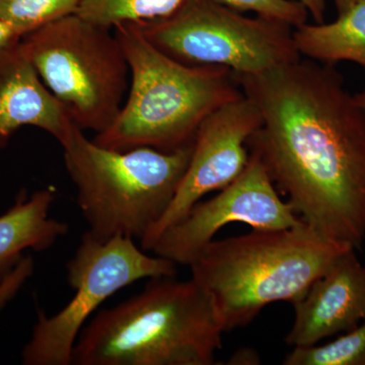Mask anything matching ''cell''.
Masks as SVG:
<instances>
[{
  "instance_id": "cell-15",
  "label": "cell",
  "mask_w": 365,
  "mask_h": 365,
  "mask_svg": "<svg viewBox=\"0 0 365 365\" xmlns=\"http://www.w3.org/2000/svg\"><path fill=\"white\" fill-rule=\"evenodd\" d=\"M184 0H81L76 14L93 25L114 30L127 23H140L169 16Z\"/></svg>"
},
{
  "instance_id": "cell-16",
  "label": "cell",
  "mask_w": 365,
  "mask_h": 365,
  "mask_svg": "<svg viewBox=\"0 0 365 365\" xmlns=\"http://www.w3.org/2000/svg\"><path fill=\"white\" fill-rule=\"evenodd\" d=\"M284 365H365V319L325 345L294 347Z\"/></svg>"
},
{
  "instance_id": "cell-12",
  "label": "cell",
  "mask_w": 365,
  "mask_h": 365,
  "mask_svg": "<svg viewBox=\"0 0 365 365\" xmlns=\"http://www.w3.org/2000/svg\"><path fill=\"white\" fill-rule=\"evenodd\" d=\"M21 41L0 49V150L24 126L47 132L62 146L76 125L43 83Z\"/></svg>"
},
{
  "instance_id": "cell-3",
  "label": "cell",
  "mask_w": 365,
  "mask_h": 365,
  "mask_svg": "<svg viewBox=\"0 0 365 365\" xmlns=\"http://www.w3.org/2000/svg\"><path fill=\"white\" fill-rule=\"evenodd\" d=\"M351 248L302 223L213 240L189 267L227 333L248 326L269 304L299 302L333 261Z\"/></svg>"
},
{
  "instance_id": "cell-2",
  "label": "cell",
  "mask_w": 365,
  "mask_h": 365,
  "mask_svg": "<svg viewBox=\"0 0 365 365\" xmlns=\"http://www.w3.org/2000/svg\"><path fill=\"white\" fill-rule=\"evenodd\" d=\"M150 278L143 292L98 312L79 334L74 365H212L222 348L212 300L193 279Z\"/></svg>"
},
{
  "instance_id": "cell-14",
  "label": "cell",
  "mask_w": 365,
  "mask_h": 365,
  "mask_svg": "<svg viewBox=\"0 0 365 365\" xmlns=\"http://www.w3.org/2000/svg\"><path fill=\"white\" fill-rule=\"evenodd\" d=\"M294 39L302 57L329 64L352 61L365 69V0L333 23L297 26Z\"/></svg>"
},
{
  "instance_id": "cell-9",
  "label": "cell",
  "mask_w": 365,
  "mask_h": 365,
  "mask_svg": "<svg viewBox=\"0 0 365 365\" xmlns=\"http://www.w3.org/2000/svg\"><path fill=\"white\" fill-rule=\"evenodd\" d=\"M230 223H242L253 230H283L304 222L290 203L278 195L261 160L250 153L244 172L217 195L199 201L179 222L168 227L151 252L176 265L189 266Z\"/></svg>"
},
{
  "instance_id": "cell-17",
  "label": "cell",
  "mask_w": 365,
  "mask_h": 365,
  "mask_svg": "<svg viewBox=\"0 0 365 365\" xmlns=\"http://www.w3.org/2000/svg\"><path fill=\"white\" fill-rule=\"evenodd\" d=\"M81 0H0V20L21 37L48 24L74 14Z\"/></svg>"
},
{
  "instance_id": "cell-1",
  "label": "cell",
  "mask_w": 365,
  "mask_h": 365,
  "mask_svg": "<svg viewBox=\"0 0 365 365\" xmlns=\"http://www.w3.org/2000/svg\"><path fill=\"white\" fill-rule=\"evenodd\" d=\"M335 64L299 58L237 76L258 108L250 153L304 223L326 239L359 249L365 240V110Z\"/></svg>"
},
{
  "instance_id": "cell-6",
  "label": "cell",
  "mask_w": 365,
  "mask_h": 365,
  "mask_svg": "<svg viewBox=\"0 0 365 365\" xmlns=\"http://www.w3.org/2000/svg\"><path fill=\"white\" fill-rule=\"evenodd\" d=\"M111 31L74 14L21 41L43 83L73 123L96 134L114 123L130 85L128 61Z\"/></svg>"
},
{
  "instance_id": "cell-13",
  "label": "cell",
  "mask_w": 365,
  "mask_h": 365,
  "mask_svg": "<svg viewBox=\"0 0 365 365\" xmlns=\"http://www.w3.org/2000/svg\"><path fill=\"white\" fill-rule=\"evenodd\" d=\"M56 199L53 188L28 196L21 191L16 203L0 216V285L25 260L24 252H43L67 235L69 225L50 216Z\"/></svg>"
},
{
  "instance_id": "cell-5",
  "label": "cell",
  "mask_w": 365,
  "mask_h": 365,
  "mask_svg": "<svg viewBox=\"0 0 365 365\" xmlns=\"http://www.w3.org/2000/svg\"><path fill=\"white\" fill-rule=\"evenodd\" d=\"M193 143L173 151L114 150L74 127L62 148L88 234L102 242L119 235L143 240L176 195Z\"/></svg>"
},
{
  "instance_id": "cell-8",
  "label": "cell",
  "mask_w": 365,
  "mask_h": 365,
  "mask_svg": "<svg viewBox=\"0 0 365 365\" xmlns=\"http://www.w3.org/2000/svg\"><path fill=\"white\" fill-rule=\"evenodd\" d=\"M66 271L74 297L54 316L38 312L32 336L21 353L24 364L71 365L79 334L101 304L136 281L176 276L177 265L144 253L131 237L119 235L102 242L86 232Z\"/></svg>"
},
{
  "instance_id": "cell-23",
  "label": "cell",
  "mask_w": 365,
  "mask_h": 365,
  "mask_svg": "<svg viewBox=\"0 0 365 365\" xmlns=\"http://www.w3.org/2000/svg\"><path fill=\"white\" fill-rule=\"evenodd\" d=\"M354 97L356 98L357 103H359V104L365 110V88L361 93L354 95Z\"/></svg>"
},
{
  "instance_id": "cell-20",
  "label": "cell",
  "mask_w": 365,
  "mask_h": 365,
  "mask_svg": "<svg viewBox=\"0 0 365 365\" xmlns=\"http://www.w3.org/2000/svg\"><path fill=\"white\" fill-rule=\"evenodd\" d=\"M23 37L14 30L13 26L0 20V49L16 44Z\"/></svg>"
},
{
  "instance_id": "cell-19",
  "label": "cell",
  "mask_w": 365,
  "mask_h": 365,
  "mask_svg": "<svg viewBox=\"0 0 365 365\" xmlns=\"http://www.w3.org/2000/svg\"><path fill=\"white\" fill-rule=\"evenodd\" d=\"M306 7L307 13L313 16L316 24L325 23L326 0H297Z\"/></svg>"
},
{
  "instance_id": "cell-4",
  "label": "cell",
  "mask_w": 365,
  "mask_h": 365,
  "mask_svg": "<svg viewBox=\"0 0 365 365\" xmlns=\"http://www.w3.org/2000/svg\"><path fill=\"white\" fill-rule=\"evenodd\" d=\"M130 69V85L114 123L93 140L103 148L173 151L191 144L204 119L242 96L234 71L190 66L150 44L134 24L115 26Z\"/></svg>"
},
{
  "instance_id": "cell-24",
  "label": "cell",
  "mask_w": 365,
  "mask_h": 365,
  "mask_svg": "<svg viewBox=\"0 0 365 365\" xmlns=\"http://www.w3.org/2000/svg\"><path fill=\"white\" fill-rule=\"evenodd\" d=\"M2 304H2V299H1V297H0V307H2Z\"/></svg>"
},
{
  "instance_id": "cell-18",
  "label": "cell",
  "mask_w": 365,
  "mask_h": 365,
  "mask_svg": "<svg viewBox=\"0 0 365 365\" xmlns=\"http://www.w3.org/2000/svg\"><path fill=\"white\" fill-rule=\"evenodd\" d=\"M239 13L252 11L258 16L280 21L295 29L307 24L306 7L297 0H213Z\"/></svg>"
},
{
  "instance_id": "cell-22",
  "label": "cell",
  "mask_w": 365,
  "mask_h": 365,
  "mask_svg": "<svg viewBox=\"0 0 365 365\" xmlns=\"http://www.w3.org/2000/svg\"><path fill=\"white\" fill-rule=\"evenodd\" d=\"M360 1H362V0H334V4H335L336 9H337L338 16H339V14L345 13L350 7Z\"/></svg>"
},
{
  "instance_id": "cell-7",
  "label": "cell",
  "mask_w": 365,
  "mask_h": 365,
  "mask_svg": "<svg viewBox=\"0 0 365 365\" xmlns=\"http://www.w3.org/2000/svg\"><path fill=\"white\" fill-rule=\"evenodd\" d=\"M131 24L150 44L186 66L255 76L302 58L292 26L248 18L213 0H184L169 16Z\"/></svg>"
},
{
  "instance_id": "cell-11",
  "label": "cell",
  "mask_w": 365,
  "mask_h": 365,
  "mask_svg": "<svg viewBox=\"0 0 365 365\" xmlns=\"http://www.w3.org/2000/svg\"><path fill=\"white\" fill-rule=\"evenodd\" d=\"M294 323L287 345L304 347L352 330L365 319V265L355 249L338 256L314 281L304 297L292 304Z\"/></svg>"
},
{
  "instance_id": "cell-10",
  "label": "cell",
  "mask_w": 365,
  "mask_h": 365,
  "mask_svg": "<svg viewBox=\"0 0 365 365\" xmlns=\"http://www.w3.org/2000/svg\"><path fill=\"white\" fill-rule=\"evenodd\" d=\"M261 123L258 108L244 93L204 119L176 195L160 222L141 240V249L151 252L163 232L204 196L225 188L244 172L250 160L247 140Z\"/></svg>"
},
{
  "instance_id": "cell-21",
  "label": "cell",
  "mask_w": 365,
  "mask_h": 365,
  "mask_svg": "<svg viewBox=\"0 0 365 365\" xmlns=\"http://www.w3.org/2000/svg\"><path fill=\"white\" fill-rule=\"evenodd\" d=\"M230 361H232L230 362L232 364H260V359H259L257 352L245 348L241 351L235 353Z\"/></svg>"
}]
</instances>
